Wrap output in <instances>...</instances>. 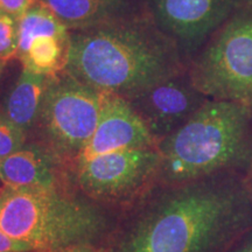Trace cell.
I'll return each instance as SVG.
<instances>
[{
    "label": "cell",
    "instance_id": "cell-13",
    "mask_svg": "<svg viewBox=\"0 0 252 252\" xmlns=\"http://www.w3.org/2000/svg\"><path fill=\"white\" fill-rule=\"evenodd\" d=\"M49 75L21 69L2 104L0 112L27 135L39 118Z\"/></svg>",
    "mask_w": 252,
    "mask_h": 252
},
{
    "label": "cell",
    "instance_id": "cell-18",
    "mask_svg": "<svg viewBox=\"0 0 252 252\" xmlns=\"http://www.w3.org/2000/svg\"><path fill=\"white\" fill-rule=\"evenodd\" d=\"M37 0H0V12H4L18 20Z\"/></svg>",
    "mask_w": 252,
    "mask_h": 252
},
{
    "label": "cell",
    "instance_id": "cell-6",
    "mask_svg": "<svg viewBox=\"0 0 252 252\" xmlns=\"http://www.w3.org/2000/svg\"><path fill=\"white\" fill-rule=\"evenodd\" d=\"M103 93L63 70L49 75L40 115L32 133L64 163H72L93 137Z\"/></svg>",
    "mask_w": 252,
    "mask_h": 252
},
{
    "label": "cell",
    "instance_id": "cell-7",
    "mask_svg": "<svg viewBox=\"0 0 252 252\" xmlns=\"http://www.w3.org/2000/svg\"><path fill=\"white\" fill-rule=\"evenodd\" d=\"M158 149L112 152L74 165L77 185L93 200L117 202L134 196L158 179Z\"/></svg>",
    "mask_w": 252,
    "mask_h": 252
},
{
    "label": "cell",
    "instance_id": "cell-1",
    "mask_svg": "<svg viewBox=\"0 0 252 252\" xmlns=\"http://www.w3.org/2000/svg\"><path fill=\"white\" fill-rule=\"evenodd\" d=\"M251 176L223 172L166 185L117 252H228L252 232Z\"/></svg>",
    "mask_w": 252,
    "mask_h": 252
},
{
    "label": "cell",
    "instance_id": "cell-9",
    "mask_svg": "<svg viewBox=\"0 0 252 252\" xmlns=\"http://www.w3.org/2000/svg\"><path fill=\"white\" fill-rule=\"evenodd\" d=\"M126 99L159 144L185 125L209 98L197 89L187 68Z\"/></svg>",
    "mask_w": 252,
    "mask_h": 252
},
{
    "label": "cell",
    "instance_id": "cell-11",
    "mask_svg": "<svg viewBox=\"0 0 252 252\" xmlns=\"http://www.w3.org/2000/svg\"><path fill=\"white\" fill-rule=\"evenodd\" d=\"M63 163L42 145L27 143L20 151L0 160V181L8 187H54Z\"/></svg>",
    "mask_w": 252,
    "mask_h": 252
},
{
    "label": "cell",
    "instance_id": "cell-10",
    "mask_svg": "<svg viewBox=\"0 0 252 252\" xmlns=\"http://www.w3.org/2000/svg\"><path fill=\"white\" fill-rule=\"evenodd\" d=\"M138 149H158V141L127 99L103 93L98 123L74 165L103 154Z\"/></svg>",
    "mask_w": 252,
    "mask_h": 252
},
{
    "label": "cell",
    "instance_id": "cell-20",
    "mask_svg": "<svg viewBox=\"0 0 252 252\" xmlns=\"http://www.w3.org/2000/svg\"><path fill=\"white\" fill-rule=\"evenodd\" d=\"M228 252H252V232L245 236L242 241H239Z\"/></svg>",
    "mask_w": 252,
    "mask_h": 252
},
{
    "label": "cell",
    "instance_id": "cell-12",
    "mask_svg": "<svg viewBox=\"0 0 252 252\" xmlns=\"http://www.w3.org/2000/svg\"><path fill=\"white\" fill-rule=\"evenodd\" d=\"M69 32L111 24L143 11L139 0H39Z\"/></svg>",
    "mask_w": 252,
    "mask_h": 252
},
{
    "label": "cell",
    "instance_id": "cell-4",
    "mask_svg": "<svg viewBox=\"0 0 252 252\" xmlns=\"http://www.w3.org/2000/svg\"><path fill=\"white\" fill-rule=\"evenodd\" d=\"M0 229L37 252H64L98 241L109 219L89 201L54 187L0 188Z\"/></svg>",
    "mask_w": 252,
    "mask_h": 252
},
{
    "label": "cell",
    "instance_id": "cell-22",
    "mask_svg": "<svg viewBox=\"0 0 252 252\" xmlns=\"http://www.w3.org/2000/svg\"><path fill=\"white\" fill-rule=\"evenodd\" d=\"M6 64H7V63H5V62H2V61H0V76H1L2 71H4V68L6 67Z\"/></svg>",
    "mask_w": 252,
    "mask_h": 252
},
{
    "label": "cell",
    "instance_id": "cell-19",
    "mask_svg": "<svg viewBox=\"0 0 252 252\" xmlns=\"http://www.w3.org/2000/svg\"><path fill=\"white\" fill-rule=\"evenodd\" d=\"M33 251L31 245L17 238L11 237L0 229V252H30Z\"/></svg>",
    "mask_w": 252,
    "mask_h": 252
},
{
    "label": "cell",
    "instance_id": "cell-17",
    "mask_svg": "<svg viewBox=\"0 0 252 252\" xmlns=\"http://www.w3.org/2000/svg\"><path fill=\"white\" fill-rule=\"evenodd\" d=\"M28 135L0 112V160L20 151L27 144Z\"/></svg>",
    "mask_w": 252,
    "mask_h": 252
},
{
    "label": "cell",
    "instance_id": "cell-21",
    "mask_svg": "<svg viewBox=\"0 0 252 252\" xmlns=\"http://www.w3.org/2000/svg\"><path fill=\"white\" fill-rule=\"evenodd\" d=\"M64 252H94V251L90 247H87V245H82V247L71 248V249H69V250L64 251Z\"/></svg>",
    "mask_w": 252,
    "mask_h": 252
},
{
    "label": "cell",
    "instance_id": "cell-14",
    "mask_svg": "<svg viewBox=\"0 0 252 252\" xmlns=\"http://www.w3.org/2000/svg\"><path fill=\"white\" fill-rule=\"evenodd\" d=\"M69 35H46L34 39L27 53L20 60L23 68L45 75H54L65 70L69 55Z\"/></svg>",
    "mask_w": 252,
    "mask_h": 252
},
{
    "label": "cell",
    "instance_id": "cell-2",
    "mask_svg": "<svg viewBox=\"0 0 252 252\" xmlns=\"http://www.w3.org/2000/svg\"><path fill=\"white\" fill-rule=\"evenodd\" d=\"M187 68L174 41L144 11L69 35L65 71L102 93L128 98Z\"/></svg>",
    "mask_w": 252,
    "mask_h": 252
},
{
    "label": "cell",
    "instance_id": "cell-15",
    "mask_svg": "<svg viewBox=\"0 0 252 252\" xmlns=\"http://www.w3.org/2000/svg\"><path fill=\"white\" fill-rule=\"evenodd\" d=\"M19 47L17 60L20 61L34 39L39 36H68L70 32L50 9L40 2L34 4L19 19Z\"/></svg>",
    "mask_w": 252,
    "mask_h": 252
},
{
    "label": "cell",
    "instance_id": "cell-5",
    "mask_svg": "<svg viewBox=\"0 0 252 252\" xmlns=\"http://www.w3.org/2000/svg\"><path fill=\"white\" fill-rule=\"evenodd\" d=\"M188 72L209 99L252 104V1L238 9L188 62Z\"/></svg>",
    "mask_w": 252,
    "mask_h": 252
},
{
    "label": "cell",
    "instance_id": "cell-16",
    "mask_svg": "<svg viewBox=\"0 0 252 252\" xmlns=\"http://www.w3.org/2000/svg\"><path fill=\"white\" fill-rule=\"evenodd\" d=\"M19 47V21L0 12V61L8 63L17 60Z\"/></svg>",
    "mask_w": 252,
    "mask_h": 252
},
{
    "label": "cell",
    "instance_id": "cell-8",
    "mask_svg": "<svg viewBox=\"0 0 252 252\" xmlns=\"http://www.w3.org/2000/svg\"><path fill=\"white\" fill-rule=\"evenodd\" d=\"M144 13L174 41L186 62L252 0H139Z\"/></svg>",
    "mask_w": 252,
    "mask_h": 252
},
{
    "label": "cell",
    "instance_id": "cell-3",
    "mask_svg": "<svg viewBox=\"0 0 252 252\" xmlns=\"http://www.w3.org/2000/svg\"><path fill=\"white\" fill-rule=\"evenodd\" d=\"M157 180L182 184L223 172L252 175L251 105L208 99L189 121L158 144Z\"/></svg>",
    "mask_w": 252,
    "mask_h": 252
}]
</instances>
